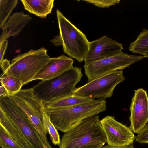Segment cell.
I'll use <instances>...</instances> for the list:
<instances>
[{
    "label": "cell",
    "mask_w": 148,
    "mask_h": 148,
    "mask_svg": "<svg viewBox=\"0 0 148 148\" xmlns=\"http://www.w3.org/2000/svg\"><path fill=\"white\" fill-rule=\"evenodd\" d=\"M129 51L144 55L148 51V29H143L135 40L130 44Z\"/></svg>",
    "instance_id": "17"
},
{
    "label": "cell",
    "mask_w": 148,
    "mask_h": 148,
    "mask_svg": "<svg viewBox=\"0 0 148 148\" xmlns=\"http://www.w3.org/2000/svg\"><path fill=\"white\" fill-rule=\"evenodd\" d=\"M104 145L103 144H99L92 146L88 148H102Z\"/></svg>",
    "instance_id": "27"
},
{
    "label": "cell",
    "mask_w": 148,
    "mask_h": 148,
    "mask_svg": "<svg viewBox=\"0 0 148 148\" xmlns=\"http://www.w3.org/2000/svg\"><path fill=\"white\" fill-rule=\"evenodd\" d=\"M95 100L91 98L73 95L49 101H42L45 109H55L73 106L90 103Z\"/></svg>",
    "instance_id": "15"
},
{
    "label": "cell",
    "mask_w": 148,
    "mask_h": 148,
    "mask_svg": "<svg viewBox=\"0 0 148 148\" xmlns=\"http://www.w3.org/2000/svg\"><path fill=\"white\" fill-rule=\"evenodd\" d=\"M56 13L59 33L50 42L56 46L62 45L64 53L79 62H82L89 49L86 36L58 9Z\"/></svg>",
    "instance_id": "5"
},
{
    "label": "cell",
    "mask_w": 148,
    "mask_h": 148,
    "mask_svg": "<svg viewBox=\"0 0 148 148\" xmlns=\"http://www.w3.org/2000/svg\"><path fill=\"white\" fill-rule=\"evenodd\" d=\"M0 82L7 90L9 96L18 92L23 86L20 80L11 75H1Z\"/></svg>",
    "instance_id": "18"
},
{
    "label": "cell",
    "mask_w": 148,
    "mask_h": 148,
    "mask_svg": "<svg viewBox=\"0 0 148 148\" xmlns=\"http://www.w3.org/2000/svg\"><path fill=\"white\" fill-rule=\"evenodd\" d=\"M135 140L140 143H148V124L146 125L136 136Z\"/></svg>",
    "instance_id": "23"
},
{
    "label": "cell",
    "mask_w": 148,
    "mask_h": 148,
    "mask_svg": "<svg viewBox=\"0 0 148 148\" xmlns=\"http://www.w3.org/2000/svg\"><path fill=\"white\" fill-rule=\"evenodd\" d=\"M82 76L81 68L73 66L59 77L42 81L34 86L32 88L34 93L44 101L72 95Z\"/></svg>",
    "instance_id": "6"
},
{
    "label": "cell",
    "mask_w": 148,
    "mask_h": 148,
    "mask_svg": "<svg viewBox=\"0 0 148 148\" xmlns=\"http://www.w3.org/2000/svg\"><path fill=\"white\" fill-rule=\"evenodd\" d=\"M0 108L5 114L0 125L25 148H45L41 138L28 119L8 97H0Z\"/></svg>",
    "instance_id": "1"
},
{
    "label": "cell",
    "mask_w": 148,
    "mask_h": 148,
    "mask_svg": "<svg viewBox=\"0 0 148 148\" xmlns=\"http://www.w3.org/2000/svg\"><path fill=\"white\" fill-rule=\"evenodd\" d=\"M8 42L7 40H3L0 42V64L3 60V58L7 49Z\"/></svg>",
    "instance_id": "24"
},
{
    "label": "cell",
    "mask_w": 148,
    "mask_h": 148,
    "mask_svg": "<svg viewBox=\"0 0 148 148\" xmlns=\"http://www.w3.org/2000/svg\"><path fill=\"white\" fill-rule=\"evenodd\" d=\"M108 145L123 147L133 143L136 136L130 127L107 116L100 120Z\"/></svg>",
    "instance_id": "10"
},
{
    "label": "cell",
    "mask_w": 148,
    "mask_h": 148,
    "mask_svg": "<svg viewBox=\"0 0 148 148\" xmlns=\"http://www.w3.org/2000/svg\"><path fill=\"white\" fill-rule=\"evenodd\" d=\"M130 127L138 134L148 122V95L142 88L134 90L130 107Z\"/></svg>",
    "instance_id": "12"
},
{
    "label": "cell",
    "mask_w": 148,
    "mask_h": 148,
    "mask_svg": "<svg viewBox=\"0 0 148 148\" xmlns=\"http://www.w3.org/2000/svg\"><path fill=\"white\" fill-rule=\"evenodd\" d=\"M144 58V56L129 54L122 52L115 56L84 65V67L89 82L113 71L129 67Z\"/></svg>",
    "instance_id": "9"
},
{
    "label": "cell",
    "mask_w": 148,
    "mask_h": 148,
    "mask_svg": "<svg viewBox=\"0 0 148 148\" xmlns=\"http://www.w3.org/2000/svg\"><path fill=\"white\" fill-rule=\"evenodd\" d=\"M42 122L44 126L47 133L49 134L50 139L52 143L55 145H59L61 140L60 136L57 129L51 121L44 108L42 111Z\"/></svg>",
    "instance_id": "20"
},
{
    "label": "cell",
    "mask_w": 148,
    "mask_h": 148,
    "mask_svg": "<svg viewBox=\"0 0 148 148\" xmlns=\"http://www.w3.org/2000/svg\"><path fill=\"white\" fill-rule=\"evenodd\" d=\"M102 148H135L133 144L121 147L112 146L108 145L104 146Z\"/></svg>",
    "instance_id": "26"
},
{
    "label": "cell",
    "mask_w": 148,
    "mask_h": 148,
    "mask_svg": "<svg viewBox=\"0 0 148 148\" xmlns=\"http://www.w3.org/2000/svg\"><path fill=\"white\" fill-rule=\"evenodd\" d=\"M106 109V100L99 99L90 103L71 107L45 109L56 129L65 133L86 119L105 111Z\"/></svg>",
    "instance_id": "3"
},
{
    "label": "cell",
    "mask_w": 148,
    "mask_h": 148,
    "mask_svg": "<svg viewBox=\"0 0 148 148\" xmlns=\"http://www.w3.org/2000/svg\"><path fill=\"white\" fill-rule=\"evenodd\" d=\"M143 56L145 57L148 58V51Z\"/></svg>",
    "instance_id": "28"
},
{
    "label": "cell",
    "mask_w": 148,
    "mask_h": 148,
    "mask_svg": "<svg viewBox=\"0 0 148 148\" xmlns=\"http://www.w3.org/2000/svg\"><path fill=\"white\" fill-rule=\"evenodd\" d=\"M0 146L2 148H25L0 125Z\"/></svg>",
    "instance_id": "21"
},
{
    "label": "cell",
    "mask_w": 148,
    "mask_h": 148,
    "mask_svg": "<svg viewBox=\"0 0 148 148\" xmlns=\"http://www.w3.org/2000/svg\"><path fill=\"white\" fill-rule=\"evenodd\" d=\"M18 0H0V28L5 24L18 3Z\"/></svg>",
    "instance_id": "19"
},
{
    "label": "cell",
    "mask_w": 148,
    "mask_h": 148,
    "mask_svg": "<svg viewBox=\"0 0 148 148\" xmlns=\"http://www.w3.org/2000/svg\"><path fill=\"white\" fill-rule=\"evenodd\" d=\"M25 10L42 18L51 13L54 0H21Z\"/></svg>",
    "instance_id": "16"
},
{
    "label": "cell",
    "mask_w": 148,
    "mask_h": 148,
    "mask_svg": "<svg viewBox=\"0 0 148 148\" xmlns=\"http://www.w3.org/2000/svg\"><path fill=\"white\" fill-rule=\"evenodd\" d=\"M82 1L101 8L109 7L118 4L120 1V0H84Z\"/></svg>",
    "instance_id": "22"
},
{
    "label": "cell",
    "mask_w": 148,
    "mask_h": 148,
    "mask_svg": "<svg viewBox=\"0 0 148 148\" xmlns=\"http://www.w3.org/2000/svg\"><path fill=\"white\" fill-rule=\"evenodd\" d=\"M8 97L27 116L40 135L45 148H53L47 137L42 122V101L34 94L32 88L21 90Z\"/></svg>",
    "instance_id": "7"
},
{
    "label": "cell",
    "mask_w": 148,
    "mask_h": 148,
    "mask_svg": "<svg viewBox=\"0 0 148 148\" xmlns=\"http://www.w3.org/2000/svg\"><path fill=\"white\" fill-rule=\"evenodd\" d=\"M123 45L107 35L89 42L88 50L84 60L87 65L113 56L122 52Z\"/></svg>",
    "instance_id": "11"
},
{
    "label": "cell",
    "mask_w": 148,
    "mask_h": 148,
    "mask_svg": "<svg viewBox=\"0 0 148 148\" xmlns=\"http://www.w3.org/2000/svg\"><path fill=\"white\" fill-rule=\"evenodd\" d=\"M107 143L99 119L96 115L84 121L62 136L59 148H88Z\"/></svg>",
    "instance_id": "4"
},
{
    "label": "cell",
    "mask_w": 148,
    "mask_h": 148,
    "mask_svg": "<svg viewBox=\"0 0 148 148\" xmlns=\"http://www.w3.org/2000/svg\"><path fill=\"white\" fill-rule=\"evenodd\" d=\"M8 93L4 86L1 85L0 87V97H8Z\"/></svg>",
    "instance_id": "25"
},
{
    "label": "cell",
    "mask_w": 148,
    "mask_h": 148,
    "mask_svg": "<svg viewBox=\"0 0 148 148\" xmlns=\"http://www.w3.org/2000/svg\"><path fill=\"white\" fill-rule=\"evenodd\" d=\"M74 60L71 58L62 54L50 60L35 75L32 81L49 80L61 75L73 67Z\"/></svg>",
    "instance_id": "13"
},
{
    "label": "cell",
    "mask_w": 148,
    "mask_h": 148,
    "mask_svg": "<svg viewBox=\"0 0 148 148\" xmlns=\"http://www.w3.org/2000/svg\"><path fill=\"white\" fill-rule=\"evenodd\" d=\"M32 19L30 15L25 14L23 11L13 13L1 28L2 32L0 36V42L11 36L15 37L18 36Z\"/></svg>",
    "instance_id": "14"
},
{
    "label": "cell",
    "mask_w": 148,
    "mask_h": 148,
    "mask_svg": "<svg viewBox=\"0 0 148 148\" xmlns=\"http://www.w3.org/2000/svg\"><path fill=\"white\" fill-rule=\"evenodd\" d=\"M47 50L42 47L37 50L31 49L18 55L11 61L3 59L0 64L3 71L1 75L13 76L20 80L23 85L32 81L39 71L48 63L51 58Z\"/></svg>",
    "instance_id": "2"
},
{
    "label": "cell",
    "mask_w": 148,
    "mask_h": 148,
    "mask_svg": "<svg viewBox=\"0 0 148 148\" xmlns=\"http://www.w3.org/2000/svg\"><path fill=\"white\" fill-rule=\"evenodd\" d=\"M125 79L122 70L116 71L76 88L73 95L105 99L112 96L116 86Z\"/></svg>",
    "instance_id": "8"
}]
</instances>
